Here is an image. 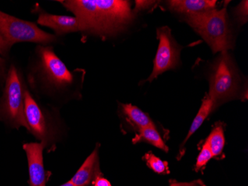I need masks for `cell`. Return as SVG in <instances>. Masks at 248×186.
Segmentation results:
<instances>
[{
	"mask_svg": "<svg viewBox=\"0 0 248 186\" xmlns=\"http://www.w3.org/2000/svg\"><path fill=\"white\" fill-rule=\"evenodd\" d=\"M75 15L80 32L108 38L124 32L135 17L129 1L66 0L59 1Z\"/></svg>",
	"mask_w": 248,
	"mask_h": 186,
	"instance_id": "6da1fadb",
	"label": "cell"
},
{
	"mask_svg": "<svg viewBox=\"0 0 248 186\" xmlns=\"http://www.w3.org/2000/svg\"><path fill=\"white\" fill-rule=\"evenodd\" d=\"M78 70H69L53 46L38 45L29 68L28 81L34 92L52 99H65L76 92Z\"/></svg>",
	"mask_w": 248,
	"mask_h": 186,
	"instance_id": "7a4b0ae2",
	"label": "cell"
},
{
	"mask_svg": "<svg viewBox=\"0 0 248 186\" xmlns=\"http://www.w3.org/2000/svg\"><path fill=\"white\" fill-rule=\"evenodd\" d=\"M227 5L221 10L214 9L186 15L188 24L210 46L213 53L232 48L231 32L227 19Z\"/></svg>",
	"mask_w": 248,
	"mask_h": 186,
	"instance_id": "3957f363",
	"label": "cell"
},
{
	"mask_svg": "<svg viewBox=\"0 0 248 186\" xmlns=\"http://www.w3.org/2000/svg\"><path fill=\"white\" fill-rule=\"evenodd\" d=\"M27 86L15 65L8 68L2 95L0 97V121L12 128L29 127L25 117V92Z\"/></svg>",
	"mask_w": 248,
	"mask_h": 186,
	"instance_id": "277c9868",
	"label": "cell"
},
{
	"mask_svg": "<svg viewBox=\"0 0 248 186\" xmlns=\"http://www.w3.org/2000/svg\"><path fill=\"white\" fill-rule=\"evenodd\" d=\"M0 34L11 47L21 42L49 46L58 40L57 36L42 30L34 22L19 19L2 11H0Z\"/></svg>",
	"mask_w": 248,
	"mask_h": 186,
	"instance_id": "5b68a950",
	"label": "cell"
},
{
	"mask_svg": "<svg viewBox=\"0 0 248 186\" xmlns=\"http://www.w3.org/2000/svg\"><path fill=\"white\" fill-rule=\"evenodd\" d=\"M238 77L231 55L222 51L210 77L208 96L217 104L235 95L238 88Z\"/></svg>",
	"mask_w": 248,
	"mask_h": 186,
	"instance_id": "8992f818",
	"label": "cell"
},
{
	"mask_svg": "<svg viewBox=\"0 0 248 186\" xmlns=\"http://www.w3.org/2000/svg\"><path fill=\"white\" fill-rule=\"evenodd\" d=\"M157 36L159 45L149 81H153L163 72L175 68L179 61V50L174 43L170 29L168 27L159 28L157 30Z\"/></svg>",
	"mask_w": 248,
	"mask_h": 186,
	"instance_id": "52a82bcc",
	"label": "cell"
},
{
	"mask_svg": "<svg viewBox=\"0 0 248 186\" xmlns=\"http://www.w3.org/2000/svg\"><path fill=\"white\" fill-rule=\"evenodd\" d=\"M24 111L29 132L46 147L53 136L48 117L28 88L25 92Z\"/></svg>",
	"mask_w": 248,
	"mask_h": 186,
	"instance_id": "ba28073f",
	"label": "cell"
},
{
	"mask_svg": "<svg viewBox=\"0 0 248 186\" xmlns=\"http://www.w3.org/2000/svg\"><path fill=\"white\" fill-rule=\"evenodd\" d=\"M46 145L43 142H30L23 145L29 165L30 186H46V173L43 163V150Z\"/></svg>",
	"mask_w": 248,
	"mask_h": 186,
	"instance_id": "9c48e42d",
	"label": "cell"
},
{
	"mask_svg": "<svg viewBox=\"0 0 248 186\" xmlns=\"http://www.w3.org/2000/svg\"><path fill=\"white\" fill-rule=\"evenodd\" d=\"M37 11L38 13L37 23L52 29L58 35L80 32L78 21L75 17L52 15L42 9H37Z\"/></svg>",
	"mask_w": 248,
	"mask_h": 186,
	"instance_id": "30bf717a",
	"label": "cell"
},
{
	"mask_svg": "<svg viewBox=\"0 0 248 186\" xmlns=\"http://www.w3.org/2000/svg\"><path fill=\"white\" fill-rule=\"evenodd\" d=\"M98 169V155L95 149L83 162L81 167L77 171L70 181L75 186H87L95 177Z\"/></svg>",
	"mask_w": 248,
	"mask_h": 186,
	"instance_id": "8fae6325",
	"label": "cell"
},
{
	"mask_svg": "<svg viewBox=\"0 0 248 186\" xmlns=\"http://www.w3.org/2000/svg\"><path fill=\"white\" fill-rule=\"evenodd\" d=\"M217 2L213 0H172L168 4L173 11L188 15L214 9Z\"/></svg>",
	"mask_w": 248,
	"mask_h": 186,
	"instance_id": "7c38bea8",
	"label": "cell"
},
{
	"mask_svg": "<svg viewBox=\"0 0 248 186\" xmlns=\"http://www.w3.org/2000/svg\"><path fill=\"white\" fill-rule=\"evenodd\" d=\"M123 112L126 116L128 121L139 130L143 129L144 127H153L154 123L148 115L143 113L139 107L132 105L131 103H122L121 104Z\"/></svg>",
	"mask_w": 248,
	"mask_h": 186,
	"instance_id": "4fadbf2b",
	"label": "cell"
},
{
	"mask_svg": "<svg viewBox=\"0 0 248 186\" xmlns=\"http://www.w3.org/2000/svg\"><path fill=\"white\" fill-rule=\"evenodd\" d=\"M146 142L151 144L153 146L168 152L169 148L163 141L162 138L157 132L155 127H144L143 129L139 130L138 134L132 139V143L136 144L140 142Z\"/></svg>",
	"mask_w": 248,
	"mask_h": 186,
	"instance_id": "5bb4252c",
	"label": "cell"
},
{
	"mask_svg": "<svg viewBox=\"0 0 248 186\" xmlns=\"http://www.w3.org/2000/svg\"><path fill=\"white\" fill-rule=\"evenodd\" d=\"M214 106H215V103L207 95L202 101V106H201L200 109H199V112L196 115V118H194L193 123L191 124L189 132H188L185 140L184 141L183 145L186 143V141L190 138L191 135H193L202 126L204 120L207 118V116L210 114V112L213 110Z\"/></svg>",
	"mask_w": 248,
	"mask_h": 186,
	"instance_id": "9a60e30c",
	"label": "cell"
},
{
	"mask_svg": "<svg viewBox=\"0 0 248 186\" xmlns=\"http://www.w3.org/2000/svg\"><path fill=\"white\" fill-rule=\"evenodd\" d=\"M206 142L208 145L213 156H219L222 153L223 148L225 144L223 127L220 125L216 127L209 135Z\"/></svg>",
	"mask_w": 248,
	"mask_h": 186,
	"instance_id": "2e32d148",
	"label": "cell"
},
{
	"mask_svg": "<svg viewBox=\"0 0 248 186\" xmlns=\"http://www.w3.org/2000/svg\"><path fill=\"white\" fill-rule=\"evenodd\" d=\"M143 159L146 160L147 166L156 173H168L170 172L169 171L168 163L155 156L151 152L146 153L143 156Z\"/></svg>",
	"mask_w": 248,
	"mask_h": 186,
	"instance_id": "e0dca14e",
	"label": "cell"
},
{
	"mask_svg": "<svg viewBox=\"0 0 248 186\" xmlns=\"http://www.w3.org/2000/svg\"><path fill=\"white\" fill-rule=\"evenodd\" d=\"M213 157L211 151H210L207 142H205L202 147V151H201L200 153L198 156L196 164V170L198 171V170L204 167V166H206L207 162Z\"/></svg>",
	"mask_w": 248,
	"mask_h": 186,
	"instance_id": "ac0fdd59",
	"label": "cell"
},
{
	"mask_svg": "<svg viewBox=\"0 0 248 186\" xmlns=\"http://www.w3.org/2000/svg\"><path fill=\"white\" fill-rule=\"evenodd\" d=\"M8 64L5 57L0 55V89L4 87L8 72Z\"/></svg>",
	"mask_w": 248,
	"mask_h": 186,
	"instance_id": "d6986e66",
	"label": "cell"
},
{
	"mask_svg": "<svg viewBox=\"0 0 248 186\" xmlns=\"http://www.w3.org/2000/svg\"><path fill=\"white\" fill-rule=\"evenodd\" d=\"M237 15L243 22L248 18V1H243L237 8Z\"/></svg>",
	"mask_w": 248,
	"mask_h": 186,
	"instance_id": "ffe728a7",
	"label": "cell"
},
{
	"mask_svg": "<svg viewBox=\"0 0 248 186\" xmlns=\"http://www.w3.org/2000/svg\"><path fill=\"white\" fill-rule=\"evenodd\" d=\"M170 186H206L204 182L201 180H194L189 183H178V182L171 181Z\"/></svg>",
	"mask_w": 248,
	"mask_h": 186,
	"instance_id": "44dd1931",
	"label": "cell"
},
{
	"mask_svg": "<svg viewBox=\"0 0 248 186\" xmlns=\"http://www.w3.org/2000/svg\"><path fill=\"white\" fill-rule=\"evenodd\" d=\"M11 49V46L4 40L1 34H0V55L5 58L8 55V53H9Z\"/></svg>",
	"mask_w": 248,
	"mask_h": 186,
	"instance_id": "7402d4cb",
	"label": "cell"
},
{
	"mask_svg": "<svg viewBox=\"0 0 248 186\" xmlns=\"http://www.w3.org/2000/svg\"><path fill=\"white\" fill-rule=\"evenodd\" d=\"M94 186H111V183L107 180V179L103 178V177H96L95 182H94Z\"/></svg>",
	"mask_w": 248,
	"mask_h": 186,
	"instance_id": "603a6c76",
	"label": "cell"
},
{
	"mask_svg": "<svg viewBox=\"0 0 248 186\" xmlns=\"http://www.w3.org/2000/svg\"><path fill=\"white\" fill-rule=\"evenodd\" d=\"M60 186H75L72 182L69 180V181L67 182V183H64V184L61 185Z\"/></svg>",
	"mask_w": 248,
	"mask_h": 186,
	"instance_id": "cb8c5ba5",
	"label": "cell"
},
{
	"mask_svg": "<svg viewBox=\"0 0 248 186\" xmlns=\"http://www.w3.org/2000/svg\"></svg>",
	"mask_w": 248,
	"mask_h": 186,
	"instance_id": "d4e9b609",
	"label": "cell"
}]
</instances>
